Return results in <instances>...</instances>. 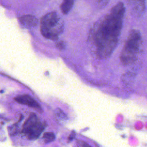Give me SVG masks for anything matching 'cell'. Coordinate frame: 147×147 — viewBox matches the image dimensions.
Wrapping results in <instances>:
<instances>
[{
    "label": "cell",
    "instance_id": "1",
    "mask_svg": "<svg viewBox=\"0 0 147 147\" xmlns=\"http://www.w3.org/2000/svg\"><path fill=\"white\" fill-rule=\"evenodd\" d=\"M124 13L123 4L118 3L94 28L92 40L96 53L99 57H109L115 48L122 28Z\"/></svg>",
    "mask_w": 147,
    "mask_h": 147
},
{
    "label": "cell",
    "instance_id": "2",
    "mask_svg": "<svg viewBox=\"0 0 147 147\" xmlns=\"http://www.w3.org/2000/svg\"><path fill=\"white\" fill-rule=\"evenodd\" d=\"M64 29V24L56 12H51L44 16L41 20L40 31L48 39L57 40Z\"/></svg>",
    "mask_w": 147,
    "mask_h": 147
},
{
    "label": "cell",
    "instance_id": "3",
    "mask_svg": "<svg viewBox=\"0 0 147 147\" xmlns=\"http://www.w3.org/2000/svg\"><path fill=\"white\" fill-rule=\"evenodd\" d=\"M141 43V37L140 32L136 30L130 31L120 56L122 64H130L136 60L140 51Z\"/></svg>",
    "mask_w": 147,
    "mask_h": 147
},
{
    "label": "cell",
    "instance_id": "4",
    "mask_svg": "<svg viewBox=\"0 0 147 147\" xmlns=\"http://www.w3.org/2000/svg\"><path fill=\"white\" fill-rule=\"evenodd\" d=\"M45 127V123L34 113L30 114L25 122L22 133L29 140H36L39 137Z\"/></svg>",
    "mask_w": 147,
    "mask_h": 147
},
{
    "label": "cell",
    "instance_id": "5",
    "mask_svg": "<svg viewBox=\"0 0 147 147\" xmlns=\"http://www.w3.org/2000/svg\"><path fill=\"white\" fill-rule=\"evenodd\" d=\"M14 99L17 103L20 104L28 106L30 107L36 109L38 111H40L41 110V107L40 105L38 103V102L29 95H20L17 96L14 98Z\"/></svg>",
    "mask_w": 147,
    "mask_h": 147
},
{
    "label": "cell",
    "instance_id": "6",
    "mask_svg": "<svg viewBox=\"0 0 147 147\" xmlns=\"http://www.w3.org/2000/svg\"><path fill=\"white\" fill-rule=\"evenodd\" d=\"M21 24L26 28L34 27L37 25L38 20L34 16L28 14L22 16L20 18Z\"/></svg>",
    "mask_w": 147,
    "mask_h": 147
},
{
    "label": "cell",
    "instance_id": "7",
    "mask_svg": "<svg viewBox=\"0 0 147 147\" xmlns=\"http://www.w3.org/2000/svg\"><path fill=\"white\" fill-rule=\"evenodd\" d=\"M74 1L72 0H65L64 1L61 5H60V9L61 10V12L64 14H67L71 9L73 4H74Z\"/></svg>",
    "mask_w": 147,
    "mask_h": 147
},
{
    "label": "cell",
    "instance_id": "8",
    "mask_svg": "<svg viewBox=\"0 0 147 147\" xmlns=\"http://www.w3.org/2000/svg\"><path fill=\"white\" fill-rule=\"evenodd\" d=\"M137 4H136V5L134 6L133 10H134V13H135L137 15H138L143 13L145 9V6L143 1H137Z\"/></svg>",
    "mask_w": 147,
    "mask_h": 147
},
{
    "label": "cell",
    "instance_id": "9",
    "mask_svg": "<svg viewBox=\"0 0 147 147\" xmlns=\"http://www.w3.org/2000/svg\"><path fill=\"white\" fill-rule=\"evenodd\" d=\"M43 138L45 143H49L53 141L55 139V136L53 133L46 132L43 135Z\"/></svg>",
    "mask_w": 147,
    "mask_h": 147
},
{
    "label": "cell",
    "instance_id": "10",
    "mask_svg": "<svg viewBox=\"0 0 147 147\" xmlns=\"http://www.w3.org/2000/svg\"><path fill=\"white\" fill-rule=\"evenodd\" d=\"M76 146L77 147H91L87 142L81 140H78L76 141Z\"/></svg>",
    "mask_w": 147,
    "mask_h": 147
},
{
    "label": "cell",
    "instance_id": "11",
    "mask_svg": "<svg viewBox=\"0 0 147 147\" xmlns=\"http://www.w3.org/2000/svg\"><path fill=\"white\" fill-rule=\"evenodd\" d=\"M65 46V42L63 41H60L57 42V44H56V47L59 49H61V50L64 49Z\"/></svg>",
    "mask_w": 147,
    "mask_h": 147
},
{
    "label": "cell",
    "instance_id": "12",
    "mask_svg": "<svg viewBox=\"0 0 147 147\" xmlns=\"http://www.w3.org/2000/svg\"><path fill=\"white\" fill-rule=\"evenodd\" d=\"M57 114L58 116H59L60 118H64V117H65V114L60 109L57 110Z\"/></svg>",
    "mask_w": 147,
    "mask_h": 147
}]
</instances>
